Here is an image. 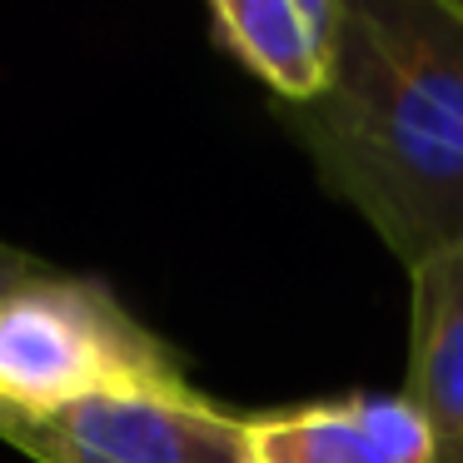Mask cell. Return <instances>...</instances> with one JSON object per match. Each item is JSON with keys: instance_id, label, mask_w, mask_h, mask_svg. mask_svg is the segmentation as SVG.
<instances>
[{"instance_id": "1", "label": "cell", "mask_w": 463, "mask_h": 463, "mask_svg": "<svg viewBox=\"0 0 463 463\" xmlns=\"http://www.w3.org/2000/svg\"><path fill=\"white\" fill-rule=\"evenodd\" d=\"M279 115L409 269L463 240V0H334L319 95Z\"/></svg>"}, {"instance_id": "2", "label": "cell", "mask_w": 463, "mask_h": 463, "mask_svg": "<svg viewBox=\"0 0 463 463\" xmlns=\"http://www.w3.org/2000/svg\"><path fill=\"white\" fill-rule=\"evenodd\" d=\"M190 389L105 284L45 269L0 299V409L55 413L100 393Z\"/></svg>"}, {"instance_id": "3", "label": "cell", "mask_w": 463, "mask_h": 463, "mask_svg": "<svg viewBox=\"0 0 463 463\" xmlns=\"http://www.w3.org/2000/svg\"><path fill=\"white\" fill-rule=\"evenodd\" d=\"M0 439L35 463H250V419L190 389L100 393L55 413L0 409Z\"/></svg>"}, {"instance_id": "4", "label": "cell", "mask_w": 463, "mask_h": 463, "mask_svg": "<svg viewBox=\"0 0 463 463\" xmlns=\"http://www.w3.org/2000/svg\"><path fill=\"white\" fill-rule=\"evenodd\" d=\"M250 463H443L429 419L403 393H354L250 419Z\"/></svg>"}, {"instance_id": "5", "label": "cell", "mask_w": 463, "mask_h": 463, "mask_svg": "<svg viewBox=\"0 0 463 463\" xmlns=\"http://www.w3.org/2000/svg\"><path fill=\"white\" fill-rule=\"evenodd\" d=\"M409 383L403 399L429 419L443 463H463V240L409 269Z\"/></svg>"}, {"instance_id": "6", "label": "cell", "mask_w": 463, "mask_h": 463, "mask_svg": "<svg viewBox=\"0 0 463 463\" xmlns=\"http://www.w3.org/2000/svg\"><path fill=\"white\" fill-rule=\"evenodd\" d=\"M220 41L274 90L279 105L319 95L329 71V35L299 0H210Z\"/></svg>"}, {"instance_id": "7", "label": "cell", "mask_w": 463, "mask_h": 463, "mask_svg": "<svg viewBox=\"0 0 463 463\" xmlns=\"http://www.w3.org/2000/svg\"><path fill=\"white\" fill-rule=\"evenodd\" d=\"M45 269H51L45 260H35V254L15 250V244H0V299H5L11 289H21V284L41 279Z\"/></svg>"}, {"instance_id": "8", "label": "cell", "mask_w": 463, "mask_h": 463, "mask_svg": "<svg viewBox=\"0 0 463 463\" xmlns=\"http://www.w3.org/2000/svg\"><path fill=\"white\" fill-rule=\"evenodd\" d=\"M299 5L314 15V21H319V31L329 35V21H334V0H299Z\"/></svg>"}]
</instances>
